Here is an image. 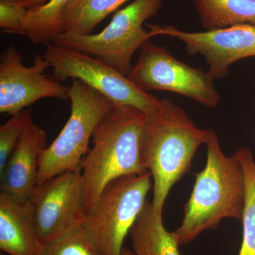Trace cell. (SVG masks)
<instances>
[{
	"instance_id": "2e32d148",
	"label": "cell",
	"mask_w": 255,
	"mask_h": 255,
	"mask_svg": "<svg viewBox=\"0 0 255 255\" xmlns=\"http://www.w3.org/2000/svg\"><path fill=\"white\" fill-rule=\"evenodd\" d=\"M75 0H49L46 4L28 10L23 21V36L34 44L45 46L64 33V15Z\"/></svg>"
},
{
	"instance_id": "603a6c76",
	"label": "cell",
	"mask_w": 255,
	"mask_h": 255,
	"mask_svg": "<svg viewBox=\"0 0 255 255\" xmlns=\"http://www.w3.org/2000/svg\"><path fill=\"white\" fill-rule=\"evenodd\" d=\"M122 255H136L131 251V250L128 249L127 248H124L122 251Z\"/></svg>"
},
{
	"instance_id": "6da1fadb",
	"label": "cell",
	"mask_w": 255,
	"mask_h": 255,
	"mask_svg": "<svg viewBox=\"0 0 255 255\" xmlns=\"http://www.w3.org/2000/svg\"><path fill=\"white\" fill-rule=\"evenodd\" d=\"M147 114L131 106L114 104L92 135L93 145L80 164L84 216L97 204L105 187L117 178L142 174L141 137Z\"/></svg>"
},
{
	"instance_id": "8992f818",
	"label": "cell",
	"mask_w": 255,
	"mask_h": 255,
	"mask_svg": "<svg viewBox=\"0 0 255 255\" xmlns=\"http://www.w3.org/2000/svg\"><path fill=\"white\" fill-rule=\"evenodd\" d=\"M163 0H135L119 10L98 33L62 34L52 43L78 50L103 60L127 76L132 68L134 53L152 38L142 25L155 16Z\"/></svg>"
},
{
	"instance_id": "277c9868",
	"label": "cell",
	"mask_w": 255,
	"mask_h": 255,
	"mask_svg": "<svg viewBox=\"0 0 255 255\" xmlns=\"http://www.w3.org/2000/svg\"><path fill=\"white\" fill-rule=\"evenodd\" d=\"M72 80L68 92L70 117L58 137L42 153L37 186L80 168L96 128L114 105L100 92L80 80Z\"/></svg>"
},
{
	"instance_id": "ba28073f",
	"label": "cell",
	"mask_w": 255,
	"mask_h": 255,
	"mask_svg": "<svg viewBox=\"0 0 255 255\" xmlns=\"http://www.w3.org/2000/svg\"><path fill=\"white\" fill-rule=\"evenodd\" d=\"M128 78L145 92L168 91L192 99L206 108H215L221 97L209 72L194 68L174 58L164 46L148 41Z\"/></svg>"
},
{
	"instance_id": "8fae6325",
	"label": "cell",
	"mask_w": 255,
	"mask_h": 255,
	"mask_svg": "<svg viewBox=\"0 0 255 255\" xmlns=\"http://www.w3.org/2000/svg\"><path fill=\"white\" fill-rule=\"evenodd\" d=\"M152 37L164 35L185 44L188 54H201L209 65L214 80L229 74V67L243 58L255 57V26L236 25L230 27L187 32L169 25L146 24Z\"/></svg>"
},
{
	"instance_id": "ffe728a7",
	"label": "cell",
	"mask_w": 255,
	"mask_h": 255,
	"mask_svg": "<svg viewBox=\"0 0 255 255\" xmlns=\"http://www.w3.org/2000/svg\"><path fill=\"white\" fill-rule=\"evenodd\" d=\"M31 120L29 111L24 110L11 115V118L0 127V174Z\"/></svg>"
},
{
	"instance_id": "5bb4252c",
	"label": "cell",
	"mask_w": 255,
	"mask_h": 255,
	"mask_svg": "<svg viewBox=\"0 0 255 255\" xmlns=\"http://www.w3.org/2000/svg\"><path fill=\"white\" fill-rule=\"evenodd\" d=\"M129 236L136 255H181L174 233L166 230L162 217L156 214L150 201L146 202Z\"/></svg>"
},
{
	"instance_id": "30bf717a",
	"label": "cell",
	"mask_w": 255,
	"mask_h": 255,
	"mask_svg": "<svg viewBox=\"0 0 255 255\" xmlns=\"http://www.w3.org/2000/svg\"><path fill=\"white\" fill-rule=\"evenodd\" d=\"M23 55L13 45L0 58V112L14 115L44 98L69 99V87L45 75L50 68L43 55L36 54L31 66L23 64Z\"/></svg>"
},
{
	"instance_id": "9c48e42d",
	"label": "cell",
	"mask_w": 255,
	"mask_h": 255,
	"mask_svg": "<svg viewBox=\"0 0 255 255\" xmlns=\"http://www.w3.org/2000/svg\"><path fill=\"white\" fill-rule=\"evenodd\" d=\"M26 204L42 245L55 241L84 217L80 167L37 186Z\"/></svg>"
},
{
	"instance_id": "e0dca14e",
	"label": "cell",
	"mask_w": 255,
	"mask_h": 255,
	"mask_svg": "<svg viewBox=\"0 0 255 255\" xmlns=\"http://www.w3.org/2000/svg\"><path fill=\"white\" fill-rule=\"evenodd\" d=\"M128 0H75L64 15L63 34L82 36L92 33L102 22Z\"/></svg>"
},
{
	"instance_id": "7402d4cb",
	"label": "cell",
	"mask_w": 255,
	"mask_h": 255,
	"mask_svg": "<svg viewBox=\"0 0 255 255\" xmlns=\"http://www.w3.org/2000/svg\"><path fill=\"white\" fill-rule=\"evenodd\" d=\"M28 10L34 9L46 4L49 0H20Z\"/></svg>"
},
{
	"instance_id": "4fadbf2b",
	"label": "cell",
	"mask_w": 255,
	"mask_h": 255,
	"mask_svg": "<svg viewBox=\"0 0 255 255\" xmlns=\"http://www.w3.org/2000/svg\"><path fill=\"white\" fill-rule=\"evenodd\" d=\"M43 246L26 202L0 194V249L8 255H41Z\"/></svg>"
},
{
	"instance_id": "7a4b0ae2",
	"label": "cell",
	"mask_w": 255,
	"mask_h": 255,
	"mask_svg": "<svg viewBox=\"0 0 255 255\" xmlns=\"http://www.w3.org/2000/svg\"><path fill=\"white\" fill-rule=\"evenodd\" d=\"M209 130L199 128L180 107L163 99L147 114L141 137V156L153 182L154 211L160 217L172 187L191 166Z\"/></svg>"
},
{
	"instance_id": "7c38bea8",
	"label": "cell",
	"mask_w": 255,
	"mask_h": 255,
	"mask_svg": "<svg viewBox=\"0 0 255 255\" xmlns=\"http://www.w3.org/2000/svg\"><path fill=\"white\" fill-rule=\"evenodd\" d=\"M48 146L46 131L32 119L0 174L1 192L27 201L36 189L40 159Z\"/></svg>"
},
{
	"instance_id": "3957f363",
	"label": "cell",
	"mask_w": 255,
	"mask_h": 255,
	"mask_svg": "<svg viewBox=\"0 0 255 255\" xmlns=\"http://www.w3.org/2000/svg\"><path fill=\"white\" fill-rule=\"evenodd\" d=\"M205 167L196 174L182 224L174 231L179 246L190 243L206 230L218 228L223 219L241 221L246 201L244 172L236 155L228 157L217 134L209 130L205 142Z\"/></svg>"
},
{
	"instance_id": "52a82bcc",
	"label": "cell",
	"mask_w": 255,
	"mask_h": 255,
	"mask_svg": "<svg viewBox=\"0 0 255 255\" xmlns=\"http://www.w3.org/2000/svg\"><path fill=\"white\" fill-rule=\"evenodd\" d=\"M43 56L60 82L78 80L100 92L114 104L131 106L146 114L155 110L160 100L143 91L114 67L103 60L66 46L50 43Z\"/></svg>"
},
{
	"instance_id": "d6986e66",
	"label": "cell",
	"mask_w": 255,
	"mask_h": 255,
	"mask_svg": "<svg viewBox=\"0 0 255 255\" xmlns=\"http://www.w3.org/2000/svg\"><path fill=\"white\" fill-rule=\"evenodd\" d=\"M41 255H101L82 222L74 225L68 231L48 245L43 246Z\"/></svg>"
},
{
	"instance_id": "d4e9b609",
	"label": "cell",
	"mask_w": 255,
	"mask_h": 255,
	"mask_svg": "<svg viewBox=\"0 0 255 255\" xmlns=\"http://www.w3.org/2000/svg\"><path fill=\"white\" fill-rule=\"evenodd\" d=\"M1 255H8L5 254V253H1Z\"/></svg>"
},
{
	"instance_id": "ac0fdd59",
	"label": "cell",
	"mask_w": 255,
	"mask_h": 255,
	"mask_svg": "<svg viewBox=\"0 0 255 255\" xmlns=\"http://www.w3.org/2000/svg\"><path fill=\"white\" fill-rule=\"evenodd\" d=\"M244 172L246 201L243 209V241L239 255H255V161L248 147L235 152Z\"/></svg>"
},
{
	"instance_id": "44dd1931",
	"label": "cell",
	"mask_w": 255,
	"mask_h": 255,
	"mask_svg": "<svg viewBox=\"0 0 255 255\" xmlns=\"http://www.w3.org/2000/svg\"><path fill=\"white\" fill-rule=\"evenodd\" d=\"M28 11L21 3L0 1V28L5 33L23 35V21Z\"/></svg>"
},
{
	"instance_id": "5b68a950",
	"label": "cell",
	"mask_w": 255,
	"mask_h": 255,
	"mask_svg": "<svg viewBox=\"0 0 255 255\" xmlns=\"http://www.w3.org/2000/svg\"><path fill=\"white\" fill-rule=\"evenodd\" d=\"M153 187L150 172L112 181L82 225L101 255H122L124 243Z\"/></svg>"
},
{
	"instance_id": "9a60e30c",
	"label": "cell",
	"mask_w": 255,
	"mask_h": 255,
	"mask_svg": "<svg viewBox=\"0 0 255 255\" xmlns=\"http://www.w3.org/2000/svg\"><path fill=\"white\" fill-rule=\"evenodd\" d=\"M201 25L207 30L255 26V0H191Z\"/></svg>"
},
{
	"instance_id": "cb8c5ba5",
	"label": "cell",
	"mask_w": 255,
	"mask_h": 255,
	"mask_svg": "<svg viewBox=\"0 0 255 255\" xmlns=\"http://www.w3.org/2000/svg\"><path fill=\"white\" fill-rule=\"evenodd\" d=\"M0 1H4V2H19L21 3L20 0H0ZM22 4V3H21Z\"/></svg>"
}]
</instances>
